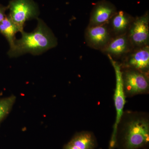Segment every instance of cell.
Masks as SVG:
<instances>
[{
	"instance_id": "3",
	"label": "cell",
	"mask_w": 149,
	"mask_h": 149,
	"mask_svg": "<svg viewBox=\"0 0 149 149\" xmlns=\"http://www.w3.org/2000/svg\"><path fill=\"white\" fill-rule=\"evenodd\" d=\"M120 70L123 86L126 97L148 94L149 73L136 70Z\"/></svg>"
},
{
	"instance_id": "16",
	"label": "cell",
	"mask_w": 149,
	"mask_h": 149,
	"mask_svg": "<svg viewBox=\"0 0 149 149\" xmlns=\"http://www.w3.org/2000/svg\"><path fill=\"white\" fill-rule=\"evenodd\" d=\"M63 149H79L75 146H73L72 144H70L68 142L67 143L65 144L64 145V146L63 147Z\"/></svg>"
},
{
	"instance_id": "14",
	"label": "cell",
	"mask_w": 149,
	"mask_h": 149,
	"mask_svg": "<svg viewBox=\"0 0 149 149\" xmlns=\"http://www.w3.org/2000/svg\"><path fill=\"white\" fill-rule=\"evenodd\" d=\"M16 100L13 95L0 98V123L10 113Z\"/></svg>"
},
{
	"instance_id": "12",
	"label": "cell",
	"mask_w": 149,
	"mask_h": 149,
	"mask_svg": "<svg viewBox=\"0 0 149 149\" xmlns=\"http://www.w3.org/2000/svg\"><path fill=\"white\" fill-rule=\"evenodd\" d=\"M69 143L79 149H95L98 146L94 133L89 131L75 133Z\"/></svg>"
},
{
	"instance_id": "17",
	"label": "cell",
	"mask_w": 149,
	"mask_h": 149,
	"mask_svg": "<svg viewBox=\"0 0 149 149\" xmlns=\"http://www.w3.org/2000/svg\"></svg>"
},
{
	"instance_id": "10",
	"label": "cell",
	"mask_w": 149,
	"mask_h": 149,
	"mask_svg": "<svg viewBox=\"0 0 149 149\" xmlns=\"http://www.w3.org/2000/svg\"><path fill=\"white\" fill-rule=\"evenodd\" d=\"M116 12L115 6L111 3L105 1H102L94 7L88 25L95 26L107 24Z\"/></svg>"
},
{
	"instance_id": "4",
	"label": "cell",
	"mask_w": 149,
	"mask_h": 149,
	"mask_svg": "<svg viewBox=\"0 0 149 149\" xmlns=\"http://www.w3.org/2000/svg\"><path fill=\"white\" fill-rule=\"evenodd\" d=\"M7 7L9 10L8 16L21 33L24 31L26 21L38 18L39 8L33 0H11Z\"/></svg>"
},
{
	"instance_id": "1",
	"label": "cell",
	"mask_w": 149,
	"mask_h": 149,
	"mask_svg": "<svg viewBox=\"0 0 149 149\" xmlns=\"http://www.w3.org/2000/svg\"><path fill=\"white\" fill-rule=\"evenodd\" d=\"M115 148L147 149L149 143V115L143 111L126 110L115 134Z\"/></svg>"
},
{
	"instance_id": "7",
	"label": "cell",
	"mask_w": 149,
	"mask_h": 149,
	"mask_svg": "<svg viewBox=\"0 0 149 149\" xmlns=\"http://www.w3.org/2000/svg\"><path fill=\"white\" fill-rule=\"evenodd\" d=\"M116 83L115 90L113 100L116 112L115 121L113 126V130L109 142V149L115 148V134L118 124L120 120L123 112L125 102V97L121 78V71L119 65H115Z\"/></svg>"
},
{
	"instance_id": "8",
	"label": "cell",
	"mask_w": 149,
	"mask_h": 149,
	"mask_svg": "<svg viewBox=\"0 0 149 149\" xmlns=\"http://www.w3.org/2000/svg\"><path fill=\"white\" fill-rule=\"evenodd\" d=\"M107 24L88 26L85 32V41L90 47L101 50L113 38Z\"/></svg>"
},
{
	"instance_id": "5",
	"label": "cell",
	"mask_w": 149,
	"mask_h": 149,
	"mask_svg": "<svg viewBox=\"0 0 149 149\" xmlns=\"http://www.w3.org/2000/svg\"><path fill=\"white\" fill-rule=\"evenodd\" d=\"M127 35L133 49L149 46V15L148 12L141 16L135 17Z\"/></svg>"
},
{
	"instance_id": "15",
	"label": "cell",
	"mask_w": 149,
	"mask_h": 149,
	"mask_svg": "<svg viewBox=\"0 0 149 149\" xmlns=\"http://www.w3.org/2000/svg\"><path fill=\"white\" fill-rule=\"evenodd\" d=\"M8 10L7 6L0 4V23L3 21V19L6 16V11Z\"/></svg>"
},
{
	"instance_id": "9",
	"label": "cell",
	"mask_w": 149,
	"mask_h": 149,
	"mask_svg": "<svg viewBox=\"0 0 149 149\" xmlns=\"http://www.w3.org/2000/svg\"><path fill=\"white\" fill-rule=\"evenodd\" d=\"M127 34L113 37L101 50L103 53L110 56L116 60L121 61L133 49Z\"/></svg>"
},
{
	"instance_id": "13",
	"label": "cell",
	"mask_w": 149,
	"mask_h": 149,
	"mask_svg": "<svg viewBox=\"0 0 149 149\" xmlns=\"http://www.w3.org/2000/svg\"><path fill=\"white\" fill-rule=\"evenodd\" d=\"M20 30L8 15L0 23V33L6 37L11 47L15 40V35Z\"/></svg>"
},
{
	"instance_id": "6",
	"label": "cell",
	"mask_w": 149,
	"mask_h": 149,
	"mask_svg": "<svg viewBox=\"0 0 149 149\" xmlns=\"http://www.w3.org/2000/svg\"><path fill=\"white\" fill-rule=\"evenodd\" d=\"M120 69H131L149 72V46L134 48L121 60Z\"/></svg>"
},
{
	"instance_id": "11",
	"label": "cell",
	"mask_w": 149,
	"mask_h": 149,
	"mask_svg": "<svg viewBox=\"0 0 149 149\" xmlns=\"http://www.w3.org/2000/svg\"><path fill=\"white\" fill-rule=\"evenodd\" d=\"M134 18L125 12L117 11L107 24L113 37L127 34Z\"/></svg>"
},
{
	"instance_id": "2",
	"label": "cell",
	"mask_w": 149,
	"mask_h": 149,
	"mask_svg": "<svg viewBox=\"0 0 149 149\" xmlns=\"http://www.w3.org/2000/svg\"><path fill=\"white\" fill-rule=\"evenodd\" d=\"M37 19V27L32 32L23 31L21 38L15 40L8 53L9 56L17 57L27 53L39 55L56 47L57 40L51 29L42 19Z\"/></svg>"
}]
</instances>
